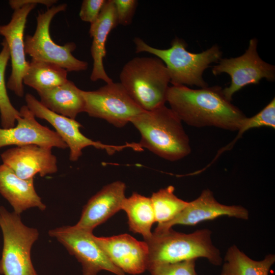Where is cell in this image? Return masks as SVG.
<instances>
[{"label":"cell","instance_id":"cell-1","mask_svg":"<svg viewBox=\"0 0 275 275\" xmlns=\"http://www.w3.org/2000/svg\"><path fill=\"white\" fill-rule=\"evenodd\" d=\"M220 86L193 89L169 86L166 102L182 122L195 127L213 126L237 131L246 117L225 96Z\"/></svg>","mask_w":275,"mask_h":275},{"label":"cell","instance_id":"cell-2","mask_svg":"<svg viewBox=\"0 0 275 275\" xmlns=\"http://www.w3.org/2000/svg\"><path fill=\"white\" fill-rule=\"evenodd\" d=\"M141 134L139 143L166 160L175 161L188 155L191 151L189 138L182 121L165 105L132 118L130 122Z\"/></svg>","mask_w":275,"mask_h":275},{"label":"cell","instance_id":"cell-3","mask_svg":"<svg viewBox=\"0 0 275 275\" xmlns=\"http://www.w3.org/2000/svg\"><path fill=\"white\" fill-rule=\"evenodd\" d=\"M211 231L207 229L185 234L172 228L160 233H152L144 241L149 250L147 270L159 265L204 258L215 266L221 265L222 258L212 243Z\"/></svg>","mask_w":275,"mask_h":275},{"label":"cell","instance_id":"cell-4","mask_svg":"<svg viewBox=\"0 0 275 275\" xmlns=\"http://www.w3.org/2000/svg\"><path fill=\"white\" fill-rule=\"evenodd\" d=\"M133 41L136 53H151L164 63L172 85L208 87L203 74L211 63H218L222 56V51L216 44L200 53L189 52L186 49L187 43L177 37L173 39L171 47L167 49L152 47L139 37H135Z\"/></svg>","mask_w":275,"mask_h":275},{"label":"cell","instance_id":"cell-5","mask_svg":"<svg viewBox=\"0 0 275 275\" xmlns=\"http://www.w3.org/2000/svg\"><path fill=\"white\" fill-rule=\"evenodd\" d=\"M120 82L144 111L165 105L170 78L164 63L157 57H135L123 67Z\"/></svg>","mask_w":275,"mask_h":275},{"label":"cell","instance_id":"cell-6","mask_svg":"<svg viewBox=\"0 0 275 275\" xmlns=\"http://www.w3.org/2000/svg\"><path fill=\"white\" fill-rule=\"evenodd\" d=\"M0 228L3 248L0 259L2 275H38L31 259V250L39 233L25 226L20 216L0 206Z\"/></svg>","mask_w":275,"mask_h":275},{"label":"cell","instance_id":"cell-7","mask_svg":"<svg viewBox=\"0 0 275 275\" xmlns=\"http://www.w3.org/2000/svg\"><path fill=\"white\" fill-rule=\"evenodd\" d=\"M67 6L66 4L53 5L45 12L38 13L34 34L26 36L24 39L25 53L32 59L58 65L67 72L84 71L88 68V63L77 59L72 53L76 48L75 43L58 45L50 35L49 26L52 18L58 13L65 11Z\"/></svg>","mask_w":275,"mask_h":275},{"label":"cell","instance_id":"cell-8","mask_svg":"<svg viewBox=\"0 0 275 275\" xmlns=\"http://www.w3.org/2000/svg\"><path fill=\"white\" fill-rule=\"evenodd\" d=\"M48 233L81 264L82 275H98L102 270L126 275L111 261L96 242L92 231L74 225L56 228Z\"/></svg>","mask_w":275,"mask_h":275},{"label":"cell","instance_id":"cell-9","mask_svg":"<svg viewBox=\"0 0 275 275\" xmlns=\"http://www.w3.org/2000/svg\"><path fill=\"white\" fill-rule=\"evenodd\" d=\"M85 112L121 128L133 117L144 112L120 82L106 84L95 91H83Z\"/></svg>","mask_w":275,"mask_h":275},{"label":"cell","instance_id":"cell-10","mask_svg":"<svg viewBox=\"0 0 275 275\" xmlns=\"http://www.w3.org/2000/svg\"><path fill=\"white\" fill-rule=\"evenodd\" d=\"M257 45V39H251L243 54L236 58L221 59L212 69L214 75L226 73L230 76V86L223 90L225 96L230 101L236 92L247 85L258 84L263 78L271 81L275 79L274 66L261 59Z\"/></svg>","mask_w":275,"mask_h":275},{"label":"cell","instance_id":"cell-11","mask_svg":"<svg viewBox=\"0 0 275 275\" xmlns=\"http://www.w3.org/2000/svg\"><path fill=\"white\" fill-rule=\"evenodd\" d=\"M25 100L26 105L35 117L46 120L55 128L56 132L70 149L69 159L72 161H77L82 154V149L88 146L104 150L109 155L127 148L137 151L140 149L138 143L112 145L94 141L80 132L79 128L82 126L75 119L62 116L49 110L31 94H26Z\"/></svg>","mask_w":275,"mask_h":275},{"label":"cell","instance_id":"cell-12","mask_svg":"<svg viewBox=\"0 0 275 275\" xmlns=\"http://www.w3.org/2000/svg\"><path fill=\"white\" fill-rule=\"evenodd\" d=\"M36 5L28 4L14 10L10 21L0 25V35L8 44L11 61L12 71L7 86L20 97L24 95L23 78L29 65L25 56L24 31L27 17Z\"/></svg>","mask_w":275,"mask_h":275},{"label":"cell","instance_id":"cell-13","mask_svg":"<svg viewBox=\"0 0 275 275\" xmlns=\"http://www.w3.org/2000/svg\"><path fill=\"white\" fill-rule=\"evenodd\" d=\"M227 216L243 220L249 218V211L241 205H226L219 203L209 189L203 190L195 200L188 202L186 207L170 222L159 224L155 233H160L176 225L195 226L205 221Z\"/></svg>","mask_w":275,"mask_h":275},{"label":"cell","instance_id":"cell-14","mask_svg":"<svg viewBox=\"0 0 275 275\" xmlns=\"http://www.w3.org/2000/svg\"><path fill=\"white\" fill-rule=\"evenodd\" d=\"M20 116L14 127L0 128V148L15 145L22 146L36 145L46 147H57L62 149L67 145L56 132L40 124L26 105L20 109Z\"/></svg>","mask_w":275,"mask_h":275},{"label":"cell","instance_id":"cell-15","mask_svg":"<svg viewBox=\"0 0 275 275\" xmlns=\"http://www.w3.org/2000/svg\"><path fill=\"white\" fill-rule=\"evenodd\" d=\"M95 239L111 261L124 273L138 274L147 269L149 250L147 243L123 234Z\"/></svg>","mask_w":275,"mask_h":275},{"label":"cell","instance_id":"cell-16","mask_svg":"<svg viewBox=\"0 0 275 275\" xmlns=\"http://www.w3.org/2000/svg\"><path fill=\"white\" fill-rule=\"evenodd\" d=\"M50 147L36 145L16 146L1 155L3 164L23 179L34 178L37 174L44 177L58 171L56 157Z\"/></svg>","mask_w":275,"mask_h":275},{"label":"cell","instance_id":"cell-17","mask_svg":"<svg viewBox=\"0 0 275 275\" xmlns=\"http://www.w3.org/2000/svg\"><path fill=\"white\" fill-rule=\"evenodd\" d=\"M125 190V184L120 181L103 186L84 206L81 216L75 226L93 232L94 228L121 210L126 198Z\"/></svg>","mask_w":275,"mask_h":275},{"label":"cell","instance_id":"cell-18","mask_svg":"<svg viewBox=\"0 0 275 275\" xmlns=\"http://www.w3.org/2000/svg\"><path fill=\"white\" fill-rule=\"evenodd\" d=\"M113 0L106 1L96 20L91 23L89 34L92 38L91 53L93 60L90 79L102 80L108 84L113 82L105 72L103 59L106 56L105 44L110 32L118 25Z\"/></svg>","mask_w":275,"mask_h":275},{"label":"cell","instance_id":"cell-19","mask_svg":"<svg viewBox=\"0 0 275 275\" xmlns=\"http://www.w3.org/2000/svg\"><path fill=\"white\" fill-rule=\"evenodd\" d=\"M0 194L17 214L31 208H37L41 211L46 208L36 191L34 178L21 179L3 163L0 165Z\"/></svg>","mask_w":275,"mask_h":275},{"label":"cell","instance_id":"cell-20","mask_svg":"<svg viewBox=\"0 0 275 275\" xmlns=\"http://www.w3.org/2000/svg\"><path fill=\"white\" fill-rule=\"evenodd\" d=\"M38 94L40 102L58 114L75 119L78 114L85 112L82 90L71 80H68L63 85Z\"/></svg>","mask_w":275,"mask_h":275},{"label":"cell","instance_id":"cell-21","mask_svg":"<svg viewBox=\"0 0 275 275\" xmlns=\"http://www.w3.org/2000/svg\"><path fill=\"white\" fill-rule=\"evenodd\" d=\"M121 210L127 214L131 231L142 235L144 240L151 236V228L155 222V217L150 198L134 192L124 199Z\"/></svg>","mask_w":275,"mask_h":275},{"label":"cell","instance_id":"cell-22","mask_svg":"<svg viewBox=\"0 0 275 275\" xmlns=\"http://www.w3.org/2000/svg\"><path fill=\"white\" fill-rule=\"evenodd\" d=\"M220 275H269L275 255L268 254L260 261L252 259L236 245L228 248Z\"/></svg>","mask_w":275,"mask_h":275},{"label":"cell","instance_id":"cell-23","mask_svg":"<svg viewBox=\"0 0 275 275\" xmlns=\"http://www.w3.org/2000/svg\"><path fill=\"white\" fill-rule=\"evenodd\" d=\"M67 72L53 63L32 59L29 62L23 83L39 93L65 83L68 80Z\"/></svg>","mask_w":275,"mask_h":275},{"label":"cell","instance_id":"cell-24","mask_svg":"<svg viewBox=\"0 0 275 275\" xmlns=\"http://www.w3.org/2000/svg\"><path fill=\"white\" fill-rule=\"evenodd\" d=\"M174 190L175 187L169 185L153 193L150 197L158 224L170 222L188 204V202L178 198Z\"/></svg>","mask_w":275,"mask_h":275},{"label":"cell","instance_id":"cell-25","mask_svg":"<svg viewBox=\"0 0 275 275\" xmlns=\"http://www.w3.org/2000/svg\"><path fill=\"white\" fill-rule=\"evenodd\" d=\"M3 48L0 52V113L3 128L9 129L15 126L20 113L12 104L8 97L5 80V73L10 59L9 49L4 40Z\"/></svg>","mask_w":275,"mask_h":275},{"label":"cell","instance_id":"cell-26","mask_svg":"<svg viewBox=\"0 0 275 275\" xmlns=\"http://www.w3.org/2000/svg\"><path fill=\"white\" fill-rule=\"evenodd\" d=\"M263 126L275 128V99L273 98L261 111L255 115L250 117H245L241 122L237 130L238 131L236 138L229 143L233 147L237 141L246 131L254 128Z\"/></svg>","mask_w":275,"mask_h":275},{"label":"cell","instance_id":"cell-27","mask_svg":"<svg viewBox=\"0 0 275 275\" xmlns=\"http://www.w3.org/2000/svg\"><path fill=\"white\" fill-rule=\"evenodd\" d=\"M196 260H189L154 266L148 270L152 275H198Z\"/></svg>","mask_w":275,"mask_h":275},{"label":"cell","instance_id":"cell-28","mask_svg":"<svg viewBox=\"0 0 275 275\" xmlns=\"http://www.w3.org/2000/svg\"><path fill=\"white\" fill-rule=\"evenodd\" d=\"M119 24L126 26L132 22L138 2L136 0H113Z\"/></svg>","mask_w":275,"mask_h":275},{"label":"cell","instance_id":"cell-29","mask_svg":"<svg viewBox=\"0 0 275 275\" xmlns=\"http://www.w3.org/2000/svg\"><path fill=\"white\" fill-rule=\"evenodd\" d=\"M106 0H84L82 1L79 16L81 20L93 23L98 17Z\"/></svg>","mask_w":275,"mask_h":275},{"label":"cell","instance_id":"cell-30","mask_svg":"<svg viewBox=\"0 0 275 275\" xmlns=\"http://www.w3.org/2000/svg\"><path fill=\"white\" fill-rule=\"evenodd\" d=\"M57 2V1L55 0H12L9 1V4L14 10L20 8L28 4H42L49 9L53 6Z\"/></svg>","mask_w":275,"mask_h":275}]
</instances>
